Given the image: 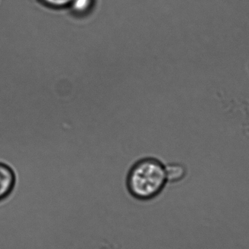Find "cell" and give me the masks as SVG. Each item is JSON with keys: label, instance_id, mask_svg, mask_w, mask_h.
Segmentation results:
<instances>
[{"label": "cell", "instance_id": "cell-1", "mask_svg": "<svg viewBox=\"0 0 249 249\" xmlns=\"http://www.w3.org/2000/svg\"><path fill=\"white\" fill-rule=\"evenodd\" d=\"M167 184L165 165L154 158H142L135 162L126 178V188L129 195L142 202L157 198Z\"/></svg>", "mask_w": 249, "mask_h": 249}, {"label": "cell", "instance_id": "cell-2", "mask_svg": "<svg viewBox=\"0 0 249 249\" xmlns=\"http://www.w3.org/2000/svg\"><path fill=\"white\" fill-rule=\"evenodd\" d=\"M16 182V177L11 168L0 164V200L9 196Z\"/></svg>", "mask_w": 249, "mask_h": 249}, {"label": "cell", "instance_id": "cell-3", "mask_svg": "<svg viewBox=\"0 0 249 249\" xmlns=\"http://www.w3.org/2000/svg\"><path fill=\"white\" fill-rule=\"evenodd\" d=\"M96 0H71L68 9L77 18L89 16L96 5Z\"/></svg>", "mask_w": 249, "mask_h": 249}, {"label": "cell", "instance_id": "cell-4", "mask_svg": "<svg viewBox=\"0 0 249 249\" xmlns=\"http://www.w3.org/2000/svg\"><path fill=\"white\" fill-rule=\"evenodd\" d=\"M168 183H177L184 179L187 170L184 165L179 163H169L165 165Z\"/></svg>", "mask_w": 249, "mask_h": 249}, {"label": "cell", "instance_id": "cell-5", "mask_svg": "<svg viewBox=\"0 0 249 249\" xmlns=\"http://www.w3.org/2000/svg\"><path fill=\"white\" fill-rule=\"evenodd\" d=\"M41 4L53 10L68 9L71 0H39Z\"/></svg>", "mask_w": 249, "mask_h": 249}]
</instances>
